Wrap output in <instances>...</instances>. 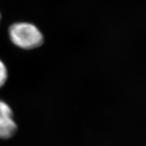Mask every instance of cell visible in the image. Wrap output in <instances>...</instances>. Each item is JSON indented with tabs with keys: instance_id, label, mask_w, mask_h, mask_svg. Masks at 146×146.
I'll list each match as a JSON object with an SVG mask.
<instances>
[{
	"instance_id": "1",
	"label": "cell",
	"mask_w": 146,
	"mask_h": 146,
	"mask_svg": "<svg viewBox=\"0 0 146 146\" xmlns=\"http://www.w3.org/2000/svg\"><path fill=\"white\" fill-rule=\"evenodd\" d=\"M9 34L14 44L23 49H33L43 42V36L35 25L30 23H20L10 27Z\"/></svg>"
},
{
	"instance_id": "2",
	"label": "cell",
	"mask_w": 146,
	"mask_h": 146,
	"mask_svg": "<svg viewBox=\"0 0 146 146\" xmlns=\"http://www.w3.org/2000/svg\"><path fill=\"white\" fill-rule=\"evenodd\" d=\"M17 131V125L13 119V112L9 105L0 100V139H7Z\"/></svg>"
},
{
	"instance_id": "3",
	"label": "cell",
	"mask_w": 146,
	"mask_h": 146,
	"mask_svg": "<svg viewBox=\"0 0 146 146\" xmlns=\"http://www.w3.org/2000/svg\"><path fill=\"white\" fill-rule=\"evenodd\" d=\"M8 78V71L4 63L0 60V87L3 86Z\"/></svg>"
},
{
	"instance_id": "4",
	"label": "cell",
	"mask_w": 146,
	"mask_h": 146,
	"mask_svg": "<svg viewBox=\"0 0 146 146\" xmlns=\"http://www.w3.org/2000/svg\"><path fill=\"white\" fill-rule=\"evenodd\" d=\"M0 21H1V14H0Z\"/></svg>"
}]
</instances>
